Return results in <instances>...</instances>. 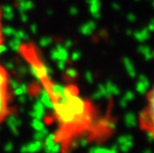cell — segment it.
Masks as SVG:
<instances>
[{
  "label": "cell",
  "mask_w": 154,
  "mask_h": 153,
  "mask_svg": "<svg viewBox=\"0 0 154 153\" xmlns=\"http://www.w3.org/2000/svg\"><path fill=\"white\" fill-rule=\"evenodd\" d=\"M4 45V30H3V16H2V11L0 8V52Z\"/></svg>",
  "instance_id": "3"
},
{
  "label": "cell",
  "mask_w": 154,
  "mask_h": 153,
  "mask_svg": "<svg viewBox=\"0 0 154 153\" xmlns=\"http://www.w3.org/2000/svg\"><path fill=\"white\" fill-rule=\"evenodd\" d=\"M138 125L141 131L154 139V84L145 96V104L138 116Z\"/></svg>",
  "instance_id": "2"
},
{
  "label": "cell",
  "mask_w": 154,
  "mask_h": 153,
  "mask_svg": "<svg viewBox=\"0 0 154 153\" xmlns=\"http://www.w3.org/2000/svg\"><path fill=\"white\" fill-rule=\"evenodd\" d=\"M13 106V89L11 78L7 69L0 65V124L4 122L12 114Z\"/></svg>",
  "instance_id": "1"
}]
</instances>
